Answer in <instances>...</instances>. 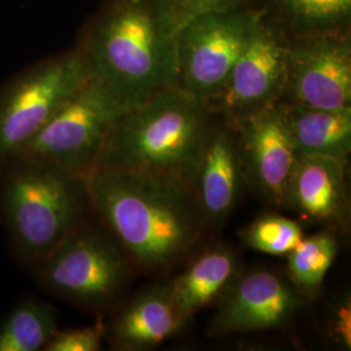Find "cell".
<instances>
[{
  "label": "cell",
  "mask_w": 351,
  "mask_h": 351,
  "mask_svg": "<svg viewBox=\"0 0 351 351\" xmlns=\"http://www.w3.org/2000/svg\"><path fill=\"white\" fill-rule=\"evenodd\" d=\"M86 184L94 217L147 272L186 259L208 224L194 189L168 176L97 168Z\"/></svg>",
  "instance_id": "cell-1"
},
{
  "label": "cell",
  "mask_w": 351,
  "mask_h": 351,
  "mask_svg": "<svg viewBox=\"0 0 351 351\" xmlns=\"http://www.w3.org/2000/svg\"><path fill=\"white\" fill-rule=\"evenodd\" d=\"M178 27L154 0H111L80 43L91 75L129 108L177 86Z\"/></svg>",
  "instance_id": "cell-2"
},
{
  "label": "cell",
  "mask_w": 351,
  "mask_h": 351,
  "mask_svg": "<svg viewBox=\"0 0 351 351\" xmlns=\"http://www.w3.org/2000/svg\"><path fill=\"white\" fill-rule=\"evenodd\" d=\"M213 116L184 90L164 88L123 114L107 137L95 169L158 173L194 189Z\"/></svg>",
  "instance_id": "cell-3"
},
{
  "label": "cell",
  "mask_w": 351,
  "mask_h": 351,
  "mask_svg": "<svg viewBox=\"0 0 351 351\" xmlns=\"http://www.w3.org/2000/svg\"><path fill=\"white\" fill-rule=\"evenodd\" d=\"M93 217L86 177L23 155L0 165V221L24 265L32 268Z\"/></svg>",
  "instance_id": "cell-4"
},
{
  "label": "cell",
  "mask_w": 351,
  "mask_h": 351,
  "mask_svg": "<svg viewBox=\"0 0 351 351\" xmlns=\"http://www.w3.org/2000/svg\"><path fill=\"white\" fill-rule=\"evenodd\" d=\"M134 269L125 249L99 220L78 228L32 267L42 288L88 311L112 306Z\"/></svg>",
  "instance_id": "cell-5"
},
{
  "label": "cell",
  "mask_w": 351,
  "mask_h": 351,
  "mask_svg": "<svg viewBox=\"0 0 351 351\" xmlns=\"http://www.w3.org/2000/svg\"><path fill=\"white\" fill-rule=\"evenodd\" d=\"M78 46L36 64L0 88V165L33 138L91 80Z\"/></svg>",
  "instance_id": "cell-6"
},
{
  "label": "cell",
  "mask_w": 351,
  "mask_h": 351,
  "mask_svg": "<svg viewBox=\"0 0 351 351\" xmlns=\"http://www.w3.org/2000/svg\"><path fill=\"white\" fill-rule=\"evenodd\" d=\"M265 7L243 5L191 19L178 30L177 88L206 107L224 88Z\"/></svg>",
  "instance_id": "cell-7"
},
{
  "label": "cell",
  "mask_w": 351,
  "mask_h": 351,
  "mask_svg": "<svg viewBox=\"0 0 351 351\" xmlns=\"http://www.w3.org/2000/svg\"><path fill=\"white\" fill-rule=\"evenodd\" d=\"M128 110L124 101L91 77L14 155L49 160L86 177L95 169L113 126Z\"/></svg>",
  "instance_id": "cell-8"
},
{
  "label": "cell",
  "mask_w": 351,
  "mask_h": 351,
  "mask_svg": "<svg viewBox=\"0 0 351 351\" xmlns=\"http://www.w3.org/2000/svg\"><path fill=\"white\" fill-rule=\"evenodd\" d=\"M288 45V34L265 8L224 88L207 108L234 128L277 104L285 85Z\"/></svg>",
  "instance_id": "cell-9"
},
{
  "label": "cell",
  "mask_w": 351,
  "mask_h": 351,
  "mask_svg": "<svg viewBox=\"0 0 351 351\" xmlns=\"http://www.w3.org/2000/svg\"><path fill=\"white\" fill-rule=\"evenodd\" d=\"M278 103L326 110L351 107L350 32L289 38Z\"/></svg>",
  "instance_id": "cell-10"
},
{
  "label": "cell",
  "mask_w": 351,
  "mask_h": 351,
  "mask_svg": "<svg viewBox=\"0 0 351 351\" xmlns=\"http://www.w3.org/2000/svg\"><path fill=\"white\" fill-rule=\"evenodd\" d=\"M304 298L289 277L269 269L239 276L220 300L208 324V336L268 330L285 326L298 314Z\"/></svg>",
  "instance_id": "cell-11"
},
{
  "label": "cell",
  "mask_w": 351,
  "mask_h": 351,
  "mask_svg": "<svg viewBox=\"0 0 351 351\" xmlns=\"http://www.w3.org/2000/svg\"><path fill=\"white\" fill-rule=\"evenodd\" d=\"M234 132L245 184L264 201L284 207L297 154L281 106L251 114Z\"/></svg>",
  "instance_id": "cell-12"
},
{
  "label": "cell",
  "mask_w": 351,
  "mask_h": 351,
  "mask_svg": "<svg viewBox=\"0 0 351 351\" xmlns=\"http://www.w3.org/2000/svg\"><path fill=\"white\" fill-rule=\"evenodd\" d=\"M284 207L328 229H345L349 223L348 160L298 155Z\"/></svg>",
  "instance_id": "cell-13"
},
{
  "label": "cell",
  "mask_w": 351,
  "mask_h": 351,
  "mask_svg": "<svg viewBox=\"0 0 351 351\" xmlns=\"http://www.w3.org/2000/svg\"><path fill=\"white\" fill-rule=\"evenodd\" d=\"M243 176L239 163L234 128L213 124L202 155L194 190L210 223H221L233 213L242 189Z\"/></svg>",
  "instance_id": "cell-14"
},
{
  "label": "cell",
  "mask_w": 351,
  "mask_h": 351,
  "mask_svg": "<svg viewBox=\"0 0 351 351\" xmlns=\"http://www.w3.org/2000/svg\"><path fill=\"white\" fill-rule=\"evenodd\" d=\"M186 323L164 284L141 291L129 302L107 326V336L116 350H149L173 337Z\"/></svg>",
  "instance_id": "cell-15"
},
{
  "label": "cell",
  "mask_w": 351,
  "mask_h": 351,
  "mask_svg": "<svg viewBox=\"0 0 351 351\" xmlns=\"http://www.w3.org/2000/svg\"><path fill=\"white\" fill-rule=\"evenodd\" d=\"M237 277L236 252L213 246L199 254L168 287L178 314L189 322L195 313L221 300Z\"/></svg>",
  "instance_id": "cell-16"
},
{
  "label": "cell",
  "mask_w": 351,
  "mask_h": 351,
  "mask_svg": "<svg viewBox=\"0 0 351 351\" xmlns=\"http://www.w3.org/2000/svg\"><path fill=\"white\" fill-rule=\"evenodd\" d=\"M297 156L348 160L351 151V107L326 110L281 104Z\"/></svg>",
  "instance_id": "cell-17"
},
{
  "label": "cell",
  "mask_w": 351,
  "mask_h": 351,
  "mask_svg": "<svg viewBox=\"0 0 351 351\" xmlns=\"http://www.w3.org/2000/svg\"><path fill=\"white\" fill-rule=\"evenodd\" d=\"M289 38L350 32L351 0H267Z\"/></svg>",
  "instance_id": "cell-18"
},
{
  "label": "cell",
  "mask_w": 351,
  "mask_h": 351,
  "mask_svg": "<svg viewBox=\"0 0 351 351\" xmlns=\"http://www.w3.org/2000/svg\"><path fill=\"white\" fill-rule=\"evenodd\" d=\"M58 330V315L46 302L24 298L0 324V351L43 350Z\"/></svg>",
  "instance_id": "cell-19"
},
{
  "label": "cell",
  "mask_w": 351,
  "mask_h": 351,
  "mask_svg": "<svg viewBox=\"0 0 351 351\" xmlns=\"http://www.w3.org/2000/svg\"><path fill=\"white\" fill-rule=\"evenodd\" d=\"M339 252V239L332 229L322 230L289 252V278L303 295H313L323 285Z\"/></svg>",
  "instance_id": "cell-20"
},
{
  "label": "cell",
  "mask_w": 351,
  "mask_h": 351,
  "mask_svg": "<svg viewBox=\"0 0 351 351\" xmlns=\"http://www.w3.org/2000/svg\"><path fill=\"white\" fill-rule=\"evenodd\" d=\"M304 237L298 221L280 215H267L241 230L246 246L272 256H287Z\"/></svg>",
  "instance_id": "cell-21"
},
{
  "label": "cell",
  "mask_w": 351,
  "mask_h": 351,
  "mask_svg": "<svg viewBox=\"0 0 351 351\" xmlns=\"http://www.w3.org/2000/svg\"><path fill=\"white\" fill-rule=\"evenodd\" d=\"M178 30L191 19L204 13L252 5L254 0H154Z\"/></svg>",
  "instance_id": "cell-22"
},
{
  "label": "cell",
  "mask_w": 351,
  "mask_h": 351,
  "mask_svg": "<svg viewBox=\"0 0 351 351\" xmlns=\"http://www.w3.org/2000/svg\"><path fill=\"white\" fill-rule=\"evenodd\" d=\"M107 337V326L98 320L93 326L56 330L43 351H98Z\"/></svg>",
  "instance_id": "cell-23"
}]
</instances>
